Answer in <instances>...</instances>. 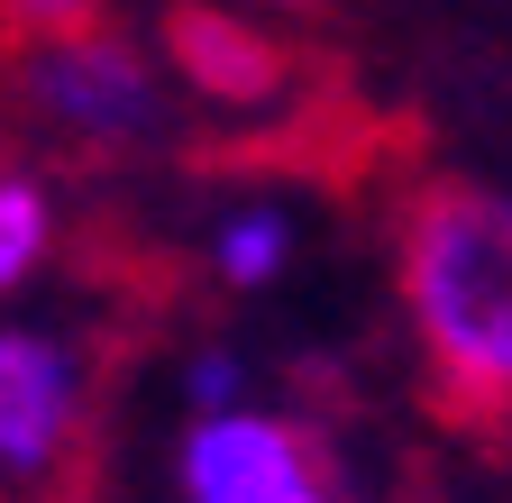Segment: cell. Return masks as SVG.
<instances>
[{
  "label": "cell",
  "mask_w": 512,
  "mask_h": 503,
  "mask_svg": "<svg viewBox=\"0 0 512 503\" xmlns=\"http://www.w3.org/2000/svg\"><path fill=\"white\" fill-rule=\"evenodd\" d=\"M293 266V211L284 202H238L211 220V275L229 293H266Z\"/></svg>",
  "instance_id": "cell-6"
},
{
  "label": "cell",
  "mask_w": 512,
  "mask_h": 503,
  "mask_svg": "<svg viewBox=\"0 0 512 503\" xmlns=\"http://www.w3.org/2000/svg\"><path fill=\"white\" fill-rule=\"evenodd\" d=\"M0 19H10V28L37 46V37H74V28H101V0H0Z\"/></svg>",
  "instance_id": "cell-8"
},
{
  "label": "cell",
  "mask_w": 512,
  "mask_h": 503,
  "mask_svg": "<svg viewBox=\"0 0 512 503\" xmlns=\"http://www.w3.org/2000/svg\"><path fill=\"white\" fill-rule=\"evenodd\" d=\"M394 275L439 394L458 412H512V193L494 183L412 193Z\"/></svg>",
  "instance_id": "cell-1"
},
{
  "label": "cell",
  "mask_w": 512,
  "mask_h": 503,
  "mask_svg": "<svg viewBox=\"0 0 512 503\" xmlns=\"http://www.w3.org/2000/svg\"><path fill=\"white\" fill-rule=\"evenodd\" d=\"M92 412V357L37 321H0V485H46L74 467Z\"/></svg>",
  "instance_id": "cell-4"
},
{
  "label": "cell",
  "mask_w": 512,
  "mask_h": 503,
  "mask_svg": "<svg viewBox=\"0 0 512 503\" xmlns=\"http://www.w3.org/2000/svg\"><path fill=\"white\" fill-rule=\"evenodd\" d=\"M19 92H28V110L46 129L74 138V147H138V138L165 129V74L110 28L37 37L19 55Z\"/></svg>",
  "instance_id": "cell-3"
},
{
  "label": "cell",
  "mask_w": 512,
  "mask_h": 503,
  "mask_svg": "<svg viewBox=\"0 0 512 503\" xmlns=\"http://www.w3.org/2000/svg\"><path fill=\"white\" fill-rule=\"evenodd\" d=\"M55 257V202H46V183L19 174V165H0V302L28 293Z\"/></svg>",
  "instance_id": "cell-7"
},
{
  "label": "cell",
  "mask_w": 512,
  "mask_h": 503,
  "mask_svg": "<svg viewBox=\"0 0 512 503\" xmlns=\"http://www.w3.org/2000/svg\"><path fill=\"white\" fill-rule=\"evenodd\" d=\"M183 503H357L330 467V449L266 403H229V412H192L183 449H174Z\"/></svg>",
  "instance_id": "cell-2"
},
{
  "label": "cell",
  "mask_w": 512,
  "mask_h": 503,
  "mask_svg": "<svg viewBox=\"0 0 512 503\" xmlns=\"http://www.w3.org/2000/svg\"><path fill=\"white\" fill-rule=\"evenodd\" d=\"M183 394H192V412H229V403H247V375H238L229 348H202L183 366Z\"/></svg>",
  "instance_id": "cell-9"
},
{
  "label": "cell",
  "mask_w": 512,
  "mask_h": 503,
  "mask_svg": "<svg viewBox=\"0 0 512 503\" xmlns=\"http://www.w3.org/2000/svg\"><path fill=\"white\" fill-rule=\"evenodd\" d=\"M174 55H183V83L192 92H220V101H266L284 83V55L256 37L247 19H229V10L174 19Z\"/></svg>",
  "instance_id": "cell-5"
},
{
  "label": "cell",
  "mask_w": 512,
  "mask_h": 503,
  "mask_svg": "<svg viewBox=\"0 0 512 503\" xmlns=\"http://www.w3.org/2000/svg\"><path fill=\"white\" fill-rule=\"evenodd\" d=\"M256 10H302V0H256Z\"/></svg>",
  "instance_id": "cell-10"
}]
</instances>
